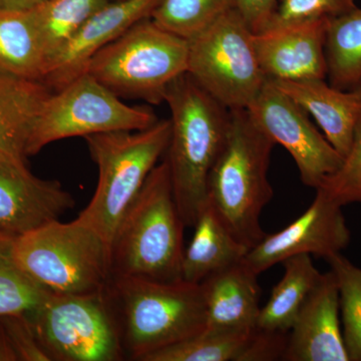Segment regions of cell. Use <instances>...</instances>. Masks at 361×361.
I'll return each mask as SVG.
<instances>
[{"label":"cell","mask_w":361,"mask_h":361,"mask_svg":"<svg viewBox=\"0 0 361 361\" xmlns=\"http://www.w3.org/2000/svg\"><path fill=\"white\" fill-rule=\"evenodd\" d=\"M104 295L125 360L146 361L207 327L201 283L111 275Z\"/></svg>","instance_id":"cell-1"},{"label":"cell","mask_w":361,"mask_h":361,"mask_svg":"<svg viewBox=\"0 0 361 361\" xmlns=\"http://www.w3.org/2000/svg\"><path fill=\"white\" fill-rule=\"evenodd\" d=\"M165 103L172 125L165 160L180 217L193 227L207 201L209 175L227 141L231 110L188 73L169 85Z\"/></svg>","instance_id":"cell-2"},{"label":"cell","mask_w":361,"mask_h":361,"mask_svg":"<svg viewBox=\"0 0 361 361\" xmlns=\"http://www.w3.org/2000/svg\"><path fill=\"white\" fill-rule=\"evenodd\" d=\"M185 228L164 160L152 171L116 229L111 246V275L182 279Z\"/></svg>","instance_id":"cell-3"},{"label":"cell","mask_w":361,"mask_h":361,"mask_svg":"<svg viewBox=\"0 0 361 361\" xmlns=\"http://www.w3.org/2000/svg\"><path fill=\"white\" fill-rule=\"evenodd\" d=\"M274 146L246 109L233 110L224 149L209 175L207 199L249 250L267 235L260 216L273 197L268 168Z\"/></svg>","instance_id":"cell-4"},{"label":"cell","mask_w":361,"mask_h":361,"mask_svg":"<svg viewBox=\"0 0 361 361\" xmlns=\"http://www.w3.org/2000/svg\"><path fill=\"white\" fill-rule=\"evenodd\" d=\"M171 120H158L141 130H116L85 137L99 169L92 200L78 219L94 230L111 250L123 216L141 192L159 159L167 152Z\"/></svg>","instance_id":"cell-5"},{"label":"cell","mask_w":361,"mask_h":361,"mask_svg":"<svg viewBox=\"0 0 361 361\" xmlns=\"http://www.w3.org/2000/svg\"><path fill=\"white\" fill-rule=\"evenodd\" d=\"M13 252L23 272L51 293H99L111 276L108 244L78 218L23 235L14 240Z\"/></svg>","instance_id":"cell-6"},{"label":"cell","mask_w":361,"mask_h":361,"mask_svg":"<svg viewBox=\"0 0 361 361\" xmlns=\"http://www.w3.org/2000/svg\"><path fill=\"white\" fill-rule=\"evenodd\" d=\"M188 63L189 40L147 18L97 52L85 73L118 97L160 104L171 82L187 73Z\"/></svg>","instance_id":"cell-7"},{"label":"cell","mask_w":361,"mask_h":361,"mask_svg":"<svg viewBox=\"0 0 361 361\" xmlns=\"http://www.w3.org/2000/svg\"><path fill=\"white\" fill-rule=\"evenodd\" d=\"M158 120L151 108L123 103L120 97L85 73L45 99L33 123L26 157L37 155L47 145L61 140L145 130Z\"/></svg>","instance_id":"cell-8"},{"label":"cell","mask_w":361,"mask_h":361,"mask_svg":"<svg viewBox=\"0 0 361 361\" xmlns=\"http://www.w3.org/2000/svg\"><path fill=\"white\" fill-rule=\"evenodd\" d=\"M253 35L235 8L189 39L187 73L231 111L248 108L266 82Z\"/></svg>","instance_id":"cell-9"},{"label":"cell","mask_w":361,"mask_h":361,"mask_svg":"<svg viewBox=\"0 0 361 361\" xmlns=\"http://www.w3.org/2000/svg\"><path fill=\"white\" fill-rule=\"evenodd\" d=\"M25 316L49 361L125 360L104 290L82 295L47 292Z\"/></svg>","instance_id":"cell-10"},{"label":"cell","mask_w":361,"mask_h":361,"mask_svg":"<svg viewBox=\"0 0 361 361\" xmlns=\"http://www.w3.org/2000/svg\"><path fill=\"white\" fill-rule=\"evenodd\" d=\"M275 145L287 149L306 186L317 190L336 174L344 159L310 122L308 114L269 80L246 109Z\"/></svg>","instance_id":"cell-11"},{"label":"cell","mask_w":361,"mask_h":361,"mask_svg":"<svg viewBox=\"0 0 361 361\" xmlns=\"http://www.w3.org/2000/svg\"><path fill=\"white\" fill-rule=\"evenodd\" d=\"M342 206L316 190L310 208L281 231L267 234L247 252L243 261L260 274L273 265L300 254L329 258L348 246L350 232Z\"/></svg>","instance_id":"cell-12"},{"label":"cell","mask_w":361,"mask_h":361,"mask_svg":"<svg viewBox=\"0 0 361 361\" xmlns=\"http://www.w3.org/2000/svg\"><path fill=\"white\" fill-rule=\"evenodd\" d=\"M25 160L0 152V235L11 239L59 220L75 207L58 180L33 175Z\"/></svg>","instance_id":"cell-13"},{"label":"cell","mask_w":361,"mask_h":361,"mask_svg":"<svg viewBox=\"0 0 361 361\" xmlns=\"http://www.w3.org/2000/svg\"><path fill=\"white\" fill-rule=\"evenodd\" d=\"M161 0H116L85 21L47 66L42 84L59 90L84 75L94 56L137 21L151 18Z\"/></svg>","instance_id":"cell-14"},{"label":"cell","mask_w":361,"mask_h":361,"mask_svg":"<svg viewBox=\"0 0 361 361\" xmlns=\"http://www.w3.org/2000/svg\"><path fill=\"white\" fill-rule=\"evenodd\" d=\"M329 20L254 33V47L266 80H325Z\"/></svg>","instance_id":"cell-15"},{"label":"cell","mask_w":361,"mask_h":361,"mask_svg":"<svg viewBox=\"0 0 361 361\" xmlns=\"http://www.w3.org/2000/svg\"><path fill=\"white\" fill-rule=\"evenodd\" d=\"M339 291L334 273L322 274L288 334L283 360L350 361L339 322Z\"/></svg>","instance_id":"cell-16"},{"label":"cell","mask_w":361,"mask_h":361,"mask_svg":"<svg viewBox=\"0 0 361 361\" xmlns=\"http://www.w3.org/2000/svg\"><path fill=\"white\" fill-rule=\"evenodd\" d=\"M269 82L315 118L327 141L342 158L348 155L361 110L358 89H336L322 78Z\"/></svg>","instance_id":"cell-17"},{"label":"cell","mask_w":361,"mask_h":361,"mask_svg":"<svg viewBox=\"0 0 361 361\" xmlns=\"http://www.w3.org/2000/svg\"><path fill=\"white\" fill-rule=\"evenodd\" d=\"M258 276L242 260L202 282L206 329H256L261 310Z\"/></svg>","instance_id":"cell-18"},{"label":"cell","mask_w":361,"mask_h":361,"mask_svg":"<svg viewBox=\"0 0 361 361\" xmlns=\"http://www.w3.org/2000/svg\"><path fill=\"white\" fill-rule=\"evenodd\" d=\"M193 228V237L183 254L180 278L185 281L202 283L243 260L249 251L230 231L208 199Z\"/></svg>","instance_id":"cell-19"},{"label":"cell","mask_w":361,"mask_h":361,"mask_svg":"<svg viewBox=\"0 0 361 361\" xmlns=\"http://www.w3.org/2000/svg\"><path fill=\"white\" fill-rule=\"evenodd\" d=\"M51 90L0 71V152L25 158L28 139Z\"/></svg>","instance_id":"cell-20"},{"label":"cell","mask_w":361,"mask_h":361,"mask_svg":"<svg viewBox=\"0 0 361 361\" xmlns=\"http://www.w3.org/2000/svg\"><path fill=\"white\" fill-rule=\"evenodd\" d=\"M45 70L47 59L32 8L0 7V71L42 82Z\"/></svg>","instance_id":"cell-21"},{"label":"cell","mask_w":361,"mask_h":361,"mask_svg":"<svg viewBox=\"0 0 361 361\" xmlns=\"http://www.w3.org/2000/svg\"><path fill=\"white\" fill-rule=\"evenodd\" d=\"M284 275L259 313L258 329L289 334L299 311L319 282L311 255L300 254L283 261Z\"/></svg>","instance_id":"cell-22"},{"label":"cell","mask_w":361,"mask_h":361,"mask_svg":"<svg viewBox=\"0 0 361 361\" xmlns=\"http://www.w3.org/2000/svg\"><path fill=\"white\" fill-rule=\"evenodd\" d=\"M329 84L336 89H355L361 80V9L329 20L325 42Z\"/></svg>","instance_id":"cell-23"},{"label":"cell","mask_w":361,"mask_h":361,"mask_svg":"<svg viewBox=\"0 0 361 361\" xmlns=\"http://www.w3.org/2000/svg\"><path fill=\"white\" fill-rule=\"evenodd\" d=\"M110 1L44 0L32 7L33 16L47 59V68L85 25V21Z\"/></svg>","instance_id":"cell-24"},{"label":"cell","mask_w":361,"mask_h":361,"mask_svg":"<svg viewBox=\"0 0 361 361\" xmlns=\"http://www.w3.org/2000/svg\"><path fill=\"white\" fill-rule=\"evenodd\" d=\"M254 329H205L157 351L146 361H239Z\"/></svg>","instance_id":"cell-25"},{"label":"cell","mask_w":361,"mask_h":361,"mask_svg":"<svg viewBox=\"0 0 361 361\" xmlns=\"http://www.w3.org/2000/svg\"><path fill=\"white\" fill-rule=\"evenodd\" d=\"M237 6L238 0H161L151 18L164 30L189 40Z\"/></svg>","instance_id":"cell-26"},{"label":"cell","mask_w":361,"mask_h":361,"mask_svg":"<svg viewBox=\"0 0 361 361\" xmlns=\"http://www.w3.org/2000/svg\"><path fill=\"white\" fill-rule=\"evenodd\" d=\"M14 240L0 235V317L27 314L47 293L16 262Z\"/></svg>","instance_id":"cell-27"},{"label":"cell","mask_w":361,"mask_h":361,"mask_svg":"<svg viewBox=\"0 0 361 361\" xmlns=\"http://www.w3.org/2000/svg\"><path fill=\"white\" fill-rule=\"evenodd\" d=\"M336 279L343 338L350 361H361V269L341 253L326 258Z\"/></svg>","instance_id":"cell-28"},{"label":"cell","mask_w":361,"mask_h":361,"mask_svg":"<svg viewBox=\"0 0 361 361\" xmlns=\"http://www.w3.org/2000/svg\"><path fill=\"white\" fill-rule=\"evenodd\" d=\"M355 0H278L264 30H273L320 20H332L355 9Z\"/></svg>","instance_id":"cell-29"},{"label":"cell","mask_w":361,"mask_h":361,"mask_svg":"<svg viewBox=\"0 0 361 361\" xmlns=\"http://www.w3.org/2000/svg\"><path fill=\"white\" fill-rule=\"evenodd\" d=\"M356 89L361 94V80ZM319 189L341 206L355 202L361 203V110L356 121L350 151L344 158L343 165Z\"/></svg>","instance_id":"cell-30"},{"label":"cell","mask_w":361,"mask_h":361,"mask_svg":"<svg viewBox=\"0 0 361 361\" xmlns=\"http://www.w3.org/2000/svg\"><path fill=\"white\" fill-rule=\"evenodd\" d=\"M18 361H49L42 348L25 315H7L0 317Z\"/></svg>","instance_id":"cell-31"},{"label":"cell","mask_w":361,"mask_h":361,"mask_svg":"<svg viewBox=\"0 0 361 361\" xmlns=\"http://www.w3.org/2000/svg\"><path fill=\"white\" fill-rule=\"evenodd\" d=\"M288 334L256 327L239 361L283 360Z\"/></svg>","instance_id":"cell-32"},{"label":"cell","mask_w":361,"mask_h":361,"mask_svg":"<svg viewBox=\"0 0 361 361\" xmlns=\"http://www.w3.org/2000/svg\"><path fill=\"white\" fill-rule=\"evenodd\" d=\"M278 0H238L237 9L253 33L264 30Z\"/></svg>","instance_id":"cell-33"},{"label":"cell","mask_w":361,"mask_h":361,"mask_svg":"<svg viewBox=\"0 0 361 361\" xmlns=\"http://www.w3.org/2000/svg\"><path fill=\"white\" fill-rule=\"evenodd\" d=\"M0 361H18L4 324L0 322Z\"/></svg>","instance_id":"cell-34"},{"label":"cell","mask_w":361,"mask_h":361,"mask_svg":"<svg viewBox=\"0 0 361 361\" xmlns=\"http://www.w3.org/2000/svg\"><path fill=\"white\" fill-rule=\"evenodd\" d=\"M44 0H0L1 8L16 9V11H26L37 6Z\"/></svg>","instance_id":"cell-35"}]
</instances>
